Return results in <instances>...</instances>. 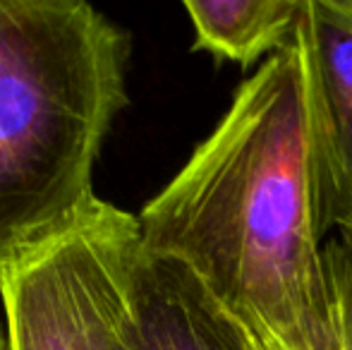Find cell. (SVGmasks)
Masks as SVG:
<instances>
[{
	"mask_svg": "<svg viewBox=\"0 0 352 350\" xmlns=\"http://www.w3.org/2000/svg\"><path fill=\"white\" fill-rule=\"evenodd\" d=\"M185 12L195 29L192 51L247 70L290 46L307 0H187Z\"/></svg>",
	"mask_w": 352,
	"mask_h": 350,
	"instance_id": "8992f818",
	"label": "cell"
},
{
	"mask_svg": "<svg viewBox=\"0 0 352 350\" xmlns=\"http://www.w3.org/2000/svg\"><path fill=\"white\" fill-rule=\"evenodd\" d=\"M137 219L144 248L185 262L232 319L292 350H343L326 264L333 182L307 17Z\"/></svg>",
	"mask_w": 352,
	"mask_h": 350,
	"instance_id": "6da1fadb",
	"label": "cell"
},
{
	"mask_svg": "<svg viewBox=\"0 0 352 350\" xmlns=\"http://www.w3.org/2000/svg\"><path fill=\"white\" fill-rule=\"evenodd\" d=\"M118 350H245L235 319L185 262L144 248Z\"/></svg>",
	"mask_w": 352,
	"mask_h": 350,
	"instance_id": "277c9868",
	"label": "cell"
},
{
	"mask_svg": "<svg viewBox=\"0 0 352 350\" xmlns=\"http://www.w3.org/2000/svg\"><path fill=\"white\" fill-rule=\"evenodd\" d=\"M0 350H10L8 348V333H5V327L0 324Z\"/></svg>",
	"mask_w": 352,
	"mask_h": 350,
	"instance_id": "9c48e42d",
	"label": "cell"
},
{
	"mask_svg": "<svg viewBox=\"0 0 352 350\" xmlns=\"http://www.w3.org/2000/svg\"><path fill=\"white\" fill-rule=\"evenodd\" d=\"M142 250L137 214L101 197L0 269L10 350H118Z\"/></svg>",
	"mask_w": 352,
	"mask_h": 350,
	"instance_id": "3957f363",
	"label": "cell"
},
{
	"mask_svg": "<svg viewBox=\"0 0 352 350\" xmlns=\"http://www.w3.org/2000/svg\"><path fill=\"white\" fill-rule=\"evenodd\" d=\"M132 36L82 0H0V269L70 226L130 106Z\"/></svg>",
	"mask_w": 352,
	"mask_h": 350,
	"instance_id": "7a4b0ae2",
	"label": "cell"
},
{
	"mask_svg": "<svg viewBox=\"0 0 352 350\" xmlns=\"http://www.w3.org/2000/svg\"><path fill=\"white\" fill-rule=\"evenodd\" d=\"M237 329L242 333V341H245V350H292L287 348L285 343H280L276 336L266 333L264 329L254 327V324H245V322H237Z\"/></svg>",
	"mask_w": 352,
	"mask_h": 350,
	"instance_id": "ba28073f",
	"label": "cell"
},
{
	"mask_svg": "<svg viewBox=\"0 0 352 350\" xmlns=\"http://www.w3.org/2000/svg\"><path fill=\"white\" fill-rule=\"evenodd\" d=\"M326 264L336 293V314L343 350H352V230L338 228L326 243Z\"/></svg>",
	"mask_w": 352,
	"mask_h": 350,
	"instance_id": "52a82bcc",
	"label": "cell"
},
{
	"mask_svg": "<svg viewBox=\"0 0 352 350\" xmlns=\"http://www.w3.org/2000/svg\"><path fill=\"white\" fill-rule=\"evenodd\" d=\"M316 58L336 230H352V0H307Z\"/></svg>",
	"mask_w": 352,
	"mask_h": 350,
	"instance_id": "5b68a950",
	"label": "cell"
}]
</instances>
